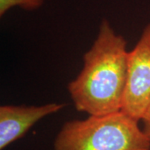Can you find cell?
<instances>
[{"label": "cell", "instance_id": "6", "mask_svg": "<svg viewBox=\"0 0 150 150\" xmlns=\"http://www.w3.org/2000/svg\"><path fill=\"white\" fill-rule=\"evenodd\" d=\"M141 121L143 123V130L150 140V103Z\"/></svg>", "mask_w": 150, "mask_h": 150}, {"label": "cell", "instance_id": "2", "mask_svg": "<svg viewBox=\"0 0 150 150\" xmlns=\"http://www.w3.org/2000/svg\"><path fill=\"white\" fill-rule=\"evenodd\" d=\"M139 123L122 111L68 121L54 139V150H150Z\"/></svg>", "mask_w": 150, "mask_h": 150}, {"label": "cell", "instance_id": "4", "mask_svg": "<svg viewBox=\"0 0 150 150\" xmlns=\"http://www.w3.org/2000/svg\"><path fill=\"white\" fill-rule=\"evenodd\" d=\"M64 106L59 103L40 106L2 105L0 107V150L23 138L39 120L59 112Z\"/></svg>", "mask_w": 150, "mask_h": 150}, {"label": "cell", "instance_id": "1", "mask_svg": "<svg viewBox=\"0 0 150 150\" xmlns=\"http://www.w3.org/2000/svg\"><path fill=\"white\" fill-rule=\"evenodd\" d=\"M128 58L125 38L103 19L96 39L83 56V69L68 86L78 111L94 116L121 111Z\"/></svg>", "mask_w": 150, "mask_h": 150}, {"label": "cell", "instance_id": "5", "mask_svg": "<svg viewBox=\"0 0 150 150\" xmlns=\"http://www.w3.org/2000/svg\"><path fill=\"white\" fill-rule=\"evenodd\" d=\"M44 0H0V16H4L11 8L18 7L23 10L33 11L42 7Z\"/></svg>", "mask_w": 150, "mask_h": 150}, {"label": "cell", "instance_id": "3", "mask_svg": "<svg viewBox=\"0 0 150 150\" xmlns=\"http://www.w3.org/2000/svg\"><path fill=\"white\" fill-rule=\"evenodd\" d=\"M150 103V23L129 52L126 84L121 111L141 121Z\"/></svg>", "mask_w": 150, "mask_h": 150}]
</instances>
